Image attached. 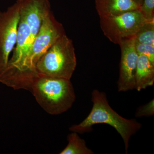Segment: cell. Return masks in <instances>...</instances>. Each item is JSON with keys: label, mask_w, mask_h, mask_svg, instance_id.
<instances>
[{"label": "cell", "mask_w": 154, "mask_h": 154, "mask_svg": "<svg viewBox=\"0 0 154 154\" xmlns=\"http://www.w3.org/2000/svg\"><path fill=\"white\" fill-rule=\"evenodd\" d=\"M93 107L88 116L82 122L74 125L69 129L72 132L84 134L91 131L94 125H108L116 130L124 142L125 153H128L130 140L142 127L136 119L122 117L110 107L105 93L94 90L92 93Z\"/></svg>", "instance_id": "cell-1"}, {"label": "cell", "mask_w": 154, "mask_h": 154, "mask_svg": "<svg viewBox=\"0 0 154 154\" xmlns=\"http://www.w3.org/2000/svg\"><path fill=\"white\" fill-rule=\"evenodd\" d=\"M30 91L36 102L51 115H59L70 109L75 100L70 80L38 74Z\"/></svg>", "instance_id": "cell-2"}, {"label": "cell", "mask_w": 154, "mask_h": 154, "mask_svg": "<svg viewBox=\"0 0 154 154\" xmlns=\"http://www.w3.org/2000/svg\"><path fill=\"white\" fill-rule=\"evenodd\" d=\"M76 66L73 42L65 34L40 58L36 67L38 74L70 80Z\"/></svg>", "instance_id": "cell-3"}, {"label": "cell", "mask_w": 154, "mask_h": 154, "mask_svg": "<svg viewBox=\"0 0 154 154\" xmlns=\"http://www.w3.org/2000/svg\"><path fill=\"white\" fill-rule=\"evenodd\" d=\"M66 34L63 26L58 22L52 12L42 20L40 28L28 51L25 66L28 82H33L38 75L36 64L40 58L62 36Z\"/></svg>", "instance_id": "cell-4"}, {"label": "cell", "mask_w": 154, "mask_h": 154, "mask_svg": "<svg viewBox=\"0 0 154 154\" xmlns=\"http://www.w3.org/2000/svg\"><path fill=\"white\" fill-rule=\"evenodd\" d=\"M100 27L111 42L120 45L134 38L140 27L147 22L139 9L114 17L100 18Z\"/></svg>", "instance_id": "cell-5"}, {"label": "cell", "mask_w": 154, "mask_h": 154, "mask_svg": "<svg viewBox=\"0 0 154 154\" xmlns=\"http://www.w3.org/2000/svg\"><path fill=\"white\" fill-rule=\"evenodd\" d=\"M20 16L17 3L0 11V72L7 66L17 42Z\"/></svg>", "instance_id": "cell-6"}, {"label": "cell", "mask_w": 154, "mask_h": 154, "mask_svg": "<svg viewBox=\"0 0 154 154\" xmlns=\"http://www.w3.org/2000/svg\"><path fill=\"white\" fill-rule=\"evenodd\" d=\"M119 46L121 55L117 88L118 92H126L135 89L138 54L135 47L134 38L123 41Z\"/></svg>", "instance_id": "cell-7"}, {"label": "cell", "mask_w": 154, "mask_h": 154, "mask_svg": "<svg viewBox=\"0 0 154 154\" xmlns=\"http://www.w3.org/2000/svg\"><path fill=\"white\" fill-rule=\"evenodd\" d=\"M20 19L28 25L34 39L42 20L51 12L49 0H17Z\"/></svg>", "instance_id": "cell-8"}, {"label": "cell", "mask_w": 154, "mask_h": 154, "mask_svg": "<svg viewBox=\"0 0 154 154\" xmlns=\"http://www.w3.org/2000/svg\"><path fill=\"white\" fill-rule=\"evenodd\" d=\"M95 3L100 18L118 16L140 8L132 0H95Z\"/></svg>", "instance_id": "cell-9"}, {"label": "cell", "mask_w": 154, "mask_h": 154, "mask_svg": "<svg viewBox=\"0 0 154 154\" xmlns=\"http://www.w3.org/2000/svg\"><path fill=\"white\" fill-rule=\"evenodd\" d=\"M135 81V89L138 91L154 85V63L146 56L138 55Z\"/></svg>", "instance_id": "cell-10"}, {"label": "cell", "mask_w": 154, "mask_h": 154, "mask_svg": "<svg viewBox=\"0 0 154 154\" xmlns=\"http://www.w3.org/2000/svg\"><path fill=\"white\" fill-rule=\"evenodd\" d=\"M68 144L60 154H94L88 147L85 141L81 138L76 132H72L67 136Z\"/></svg>", "instance_id": "cell-11"}, {"label": "cell", "mask_w": 154, "mask_h": 154, "mask_svg": "<svg viewBox=\"0 0 154 154\" xmlns=\"http://www.w3.org/2000/svg\"><path fill=\"white\" fill-rule=\"evenodd\" d=\"M135 42L154 46V21H147L136 34Z\"/></svg>", "instance_id": "cell-12"}, {"label": "cell", "mask_w": 154, "mask_h": 154, "mask_svg": "<svg viewBox=\"0 0 154 154\" xmlns=\"http://www.w3.org/2000/svg\"><path fill=\"white\" fill-rule=\"evenodd\" d=\"M139 10L147 21H154V0H143Z\"/></svg>", "instance_id": "cell-13"}, {"label": "cell", "mask_w": 154, "mask_h": 154, "mask_svg": "<svg viewBox=\"0 0 154 154\" xmlns=\"http://www.w3.org/2000/svg\"><path fill=\"white\" fill-rule=\"evenodd\" d=\"M135 47L138 55L146 56L152 63H154V45L141 44L135 41Z\"/></svg>", "instance_id": "cell-14"}, {"label": "cell", "mask_w": 154, "mask_h": 154, "mask_svg": "<svg viewBox=\"0 0 154 154\" xmlns=\"http://www.w3.org/2000/svg\"><path fill=\"white\" fill-rule=\"evenodd\" d=\"M154 114V99L144 105H142L137 108L135 116L137 117L145 116H151Z\"/></svg>", "instance_id": "cell-15"}, {"label": "cell", "mask_w": 154, "mask_h": 154, "mask_svg": "<svg viewBox=\"0 0 154 154\" xmlns=\"http://www.w3.org/2000/svg\"><path fill=\"white\" fill-rule=\"evenodd\" d=\"M132 1H133L137 3V4L140 7L143 0H132Z\"/></svg>", "instance_id": "cell-16"}]
</instances>
